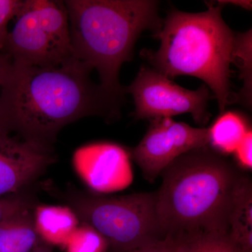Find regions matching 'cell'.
Masks as SVG:
<instances>
[{"label": "cell", "mask_w": 252, "mask_h": 252, "mask_svg": "<svg viewBox=\"0 0 252 252\" xmlns=\"http://www.w3.org/2000/svg\"><path fill=\"white\" fill-rule=\"evenodd\" d=\"M91 71L74 58L46 67L11 60L0 89V132L54 149L68 124L92 116L117 117L123 99L93 82Z\"/></svg>", "instance_id": "obj_1"}, {"label": "cell", "mask_w": 252, "mask_h": 252, "mask_svg": "<svg viewBox=\"0 0 252 252\" xmlns=\"http://www.w3.org/2000/svg\"><path fill=\"white\" fill-rule=\"evenodd\" d=\"M161 175L156 198L165 237L229 233L230 207L243 175L231 162L207 146L181 156Z\"/></svg>", "instance_id": "obj_2"}, {"label": "cell", "mask_w": 252, "mask_h": 252, "mask_svg": "<svg viewBox=\"0 0 252 252\" xmlns=\"http://www.w3.org/2000/svg\"><path fill=\"white\" fill-rule=\"evenodd\" d=\"M73 58L92 70L109 94L124 98L119 83L124 63L145 31L157 34L162 27L159 3L154 0H67Z\"/></svg>", "instance_id": "obj_3"}, {"label": "cell", "mask_w": 252, "mask_h": 252, "mask_svg": "<svg viewBox=\"0 0 252 252\" xmlns=\"http://www.w3.org/2000/svg\"><path fill=\"white\" fill-rule=\"evenodd\" d=\"M206 4L208 9L204 12L170 11L154 34L160 41L159 49H144L141 55L169 79L187 75L203 80L222 113L236 102L230 81L235 33L222 18L221 6Z\"/></svg>", "instance_id": "obj_4"}, {"label": "cell", "mask_w": 252, "mask_h": 252, "mask_svg": "<svg viewBox=\"0 0 252 252\" xmlns=\"http://www.w3.org/2000/svg\"><path fill=\"white\" fill-rule=\"evenodd\" d=\"M53 194L82 223L95 230L112 252H125L166 238L160 228L156 192L107 197L69 188Z\"/></svg>", "instance_id": "obj_5"}, {"label": "cell", "mask_w": 252, "mask_h": 252, "mask_svg": "<svg viewBox=\"0 0 252 252\" xmlns=\"http://www.w3.org/2000/svg\"><path fill=\"white\" fill-rule=\"evenodd\" d=\"M15 18L4 50L13 62L57 67L73 58L64 1L25 0Z\"/></svg>", "instance_id": "obj_6"}, {"label": "cell", "mask_w": 252, "mask_h": 252, "mask_svg": "<svg viewBox=\"0 0 252 252\" xmlns=\"http://www.w3.org/2000/svg\"><path fill=\"white\" fill-rule=\"evenodd\" d=\"M124 91L133 97L137 119L171 118L189 113L196 124L204 125L210 119L207 105L211 94L205 84L197 90H188L155 69L142 67Z\"/></svg>", "instance_id": "obj_7"}, {"label": "cell", "mask_w": 252, "mask_h": 252, "mask_svg": "<svg viewBox=\"0 0 252 252\" xmlns=\"http://www.w3.org/2000/svg\"><path fill=\"white\" fill-rule=\"evenodd\" d=\"M149 121L147 133L129 153L150 182L181 156L208 146L207 127H193L172 118Z\"/></svg>", "instance_id": "obj_8"}, {"label": "cell", "mask_w": 252, "mask_h": 252, "mask_svg": "<svg viewBox=\"0 0 252 252\" xmlns=\"http://www.w3.org/2000/svg\"><path fill=\"white\" fill-rule=\"evenodd\" d=\"M56 160L54 149L0 132V198L35 185Z\"/></svg>", "instance_id": "obj_9"}, {"label": "cell", "mask_w": 252, "mask_h": 252, "mask_svg": "<svg viewBox=\"0 0 252 252\" xmlns=\"http://www.w3.org/2000/svg\"><path fill=\"white\" fill-rule=\"evenodd\" d=\"M129 151L112 142H97L78 149L76 169L90 188L99 193L117 191L132 183Z\"/></svg>", "instance_id": "obj_10"}, {"label": "cell", "mask_w": 252, "mask_h": 252, "mask_svg": "<svg viewBox=\"0 0 252 252\" xmlns=\"http://www.w3.org/2000/svg\"><path fill=\"white\" fill-rule=\"evenodd\" d=\"M34 220L41 240L52 246H65L80 224L74 212L66 205L39 203L34 209Z\"/></svg>", "instance_id": "obj_11"}, {"label": "cell", "mask_w": 252, "mask_h": 252, "mask_svg": "<svg viewBox=\"0 0 252 252\" xmlns=\"http://www.w3.org/2000/svg\"><path fill=\"white\" fill-rule=\"evenodd\" d=\"M228 231L241 252H252V182L242 175L235 188L228 217Z\"/></svg>", "instance_id": "obj_12"}, {"label": "cell", "mask_w": 252, "mask_h": 252, "mask_svg": "<svg viewBox=\"0 0 252 252\" xmlns=\"http://www.w3.org/2000/svg\"><path fill=\"white\" fill-rule=\"evenodd\" d=\"M36 207L16 212L1 225L0 252H31L35 248L41 240L34 220Z\"/></svg>", "instance_id": "obj_13"}, {"label": "cell", "mask_w": 252, "mask_h": 252, "mask_svg": "<svg viewBox=\"0 0 252 252\" xmlns=\"http://www.w3.org/2000/svg\"><path fill=\"white\" fill-rule=\"evenodd\" d=\"M208 130V145L220 155L233 154L252 130L248 119L238 112H222Z\"/></svg>", "instance_id": "obj_14"}, {"label": "cell", "mask_w": 252, "mask_h": 252, "mask_svg": "<svg viewBox=\"0 0 252 252\" xmlns=\"http://www.w3.org/2000/svg\"><path fill=\"white\" fill-rule=\"evenodd\" d=\"M252 30L245 32L235 33L232 56V63H234L240 69V79L243 82V88L236 95V102L248 108H251L252 99Z\"/></svg>", "instance_id": "obj_15"}, {"label": "cell", "mask_w": 252, "mask_h": 252, "mask_svg": "<svg viewBox=\"0 0 252 252\" xmlns=\"http://www.w3.org/2000/svg\"><path fill=\"white\" fill-rule=\"evenodd\" d=\"M183 252H241L229 233H211L185 238Z\"/></svg>", "instance_id": "obj_16"}, {"label": "cell", "mask_w": 252, "mask_h": 252, "mask_svg": "<svg viewBox=\"0 0 252 252\" xmlns=\"http://www.w3.org/2000/svg\"><path fill=\"white\" fill-rule=\"evenodd\" d=\"M66 252H105L109 250L107 242L95 230L81 223L68 240Z\"/></svg>", "instance_id": "obj_17"}, {"label": "cell", "mask_w": 252, "mask_h": 252, "mask_svg": "<svg viewBox=\"0 0 252 252\" xmlns=\"http://www.w3.org/2000/svg\"><path fill=\"white\" fill-rule=\"evenodd\" d=\"M34 185L0 198V226L16 212L39 203Z\"/></svg>", "instance_id": "obj_18"}, {"label": "cell", "mask_w": 252, "mask_h": 252, "mask_svg": "<svg viewBox=\"0 0 252 252\" xmlns=\"http://www.w3.org/2000/svg\"><path fill=\"white\" fill-rule=\"evenodd\" d=\"M22 3L21 0H0V52L4 53L9 21L16 17Z\"/></svg>", "instance_id": "obj_19"}, {"label": "cell", "mask_w": 252, "mask_h": 252, "mask_svg": "<svg viewBox=\"0 0 252 252\" xmlns=\"http://www.w3.org/2000/svg\"><path fill=\"white\" fill-rule=\"evenodd\" d=\"M185 238L167 235L155 243L125 252H183Z\"/></svg>", "instance_id": "obj_20"}, {"label": "cell", "mask_w": 252, "mask_h": 252, "mask_svg": "<svg viewBox=\"0 0 252 252\" xmlns=\"http://www.w3.org/2000/svg\"><path fill=\"white\" fill-rule=\"evenodd\" d=\"M235 160L239 167L244 170H252V132L249 131L243 141L233 152Z\"/></svg>", "instance_id": "obj_21"}, {"label": "cell", "mask_w": 252, "mask_h": 252, "mask_svg": "<svg viewBox=\"0 0 252 252\" xmlns=\"http://www.w3.org/2000/svg\"><path fill=\"white\" fill-rule=\"evenodd\" d=\"M217 4L220 6H223L225 5H233V6H239L243 9L251 10L252 1H243V0H235V1H217Z\"/></svg>", "instance_id": "obj_22"}, {"label": "cell", "mask_w": 252, "mask_h": 252, "mask_svg": "<svg viewBox=\"0 0 252 252\" xmlns=\"http://www.w3.org/2000/svg\"><path fill=\"white\" fill-rule=\"evenodd\" d=\"M11 61V59L5 53L0 52V89H1V83L6 67Z\"/></svg>", "instance_id": "obj_23"}, {"label": "cell", "mask_w": 252, "mask_h": 252, "mask_svg": "<svg viewBox=\"0 0 252 252\" xmlns=\"http://www.w3.org/2000/svg\"><path fill=\"white\" fill-rule=\"evenodd\" d=\"M31 252H53V246L41 240Z\"/></svg>", "instance_id": "obj_24"}]
</instances>
